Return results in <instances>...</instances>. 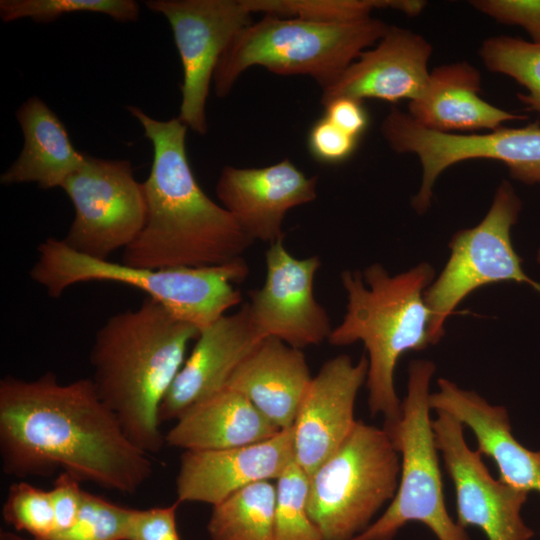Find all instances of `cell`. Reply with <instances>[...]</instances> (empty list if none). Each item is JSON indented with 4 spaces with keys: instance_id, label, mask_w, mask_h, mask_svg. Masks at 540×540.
Here are the masks:
<instances>
[{
    "instance_id": "cell-1",
    "label": "cell",
    "mask_w": 540,
    "mask_h": 540,
    "mask_svg": "<svg viewBox=\"0 0 540 540\" xmlns=\"http://www.w3.org/2000/svg\"><path fill=\"white\" fill-rule=\"evenodd\" d=\"M0 458L10 476H49L132 495L153 474L150 454L135 445L102 401L91 378L60 383L53 372L0 381Z\"/></svg>"
},
{
    "instance_id": "cell-2",
    "label": "cell",
    "mask_w": 540,
    "mask_h": 540,
    "mask_svg": "<svg viewBox=\"0 0 540 540\" xmlns=\"http://www.w3.org/2000/svg\"><path fill=\"white\" fill-rule=\"evenodd\" d=\"M153 146L143 182L146 220L123 250V264L141 268L205 267L237 258L254 242L222 205L202 190L186 152L188 127L178 117L156 120L127 107Z\"/></svg>"
},
{
    "instance_id": "cell-3",
    "label": "cell",
    "mask_w": 540,
    "mask_h": 540,
    "mask_svg": "<svg viewBox=\"0 0 540 540\" xmlns=\"http://www.w3.org/2000/svg\"><path fill=\"white\" fill-rule=\"evenodd\" d=\"M199 334L149 297L110 316L95 334L91 379L128 438L150 455L165 444L160 406Z\"/></svg>"
},
{
    "instance_id": "cell-4",
    "label": "cell",
    "mask_w": 540,
    "mask_h": 540,
    "mask_svg": "<svg viewBox=\"0 0 540 540\" xmlns=\"http://www.w3.org/2000/svg\"><path fill=\"white\" fill-rule=\"evenodd\" d=\"M434 277L427 263L390 275L375 263L360 271H343L341 282L347 294L346 314L332 329L328 341L345 346L361 341L368 353V405L372 416L385 421L401 415L394 371L399 358L432 344L431 312L424 293Z\"/></svg>"
},
{
    "instance_id": "cell-5",
    "label": "cell",
    "mask_w": 540,
    "mask_h": 540,
    "mask_svg": "<svg viewBox=\"0 0 540 540\" xmlns=\"http://www.w3.org/2000/svg\"><path fill=\"white\" fill-rule=\"evenodd\" d=\"M37 251L29 274L51 297L58 298L67 288L81 282L121 283L145 292L174 317L199 331L241 302V292L234 284L241 283L249 274L243 257L214 266L155 269L91 258L53 237L40 243Z\"/></svg>"
},
{
    "instance_id": "cell-6",
    "label": "cell",
    "mask_w": 540,
    "mask_h": 540,
    "mask_svg": "<svg viewBox=\"0 0 540 540\" xmlns=\"http://www.w3.org/2000/svg\"><path fill=\"white\" fill-rule=\"evenodd\" d=\"M388 28L373 17L320 23L265 15L240 31L220 57L213 76L215 94L227 96L252 66L278 75L310 76L324 90Z\"/></svg>"
},
{
    "instance_id": "cell-7",
    "label": "cell",
    "mask_w": 540,
    "mask_h": 540,
    "mask_svg": "<svg viewBox=\"0 0 540 540\" xmlns=\"http://www.w3.org/2000/svg\"><path fill=\"white\" fill-rule=\"evenodd\" d=\"M435 369L429 360L410 363L401 415L385 421L383 427L401 459L398 488L384 513L352 540H393L412 521L424 524L438 540H470L445 506L430 417V383Z\"/></svg>"
},
{
    "instance_id": "cell-8",
    "label": "cell",
    "mask_w": 540,
    "mask_h": 540,
    "mask_svg": "<svg viewBox=\"0 0 540 540\" xmlns=\"http://www.w3.org/2000/svg\"><path fill=\"white\" fill-rule=\"evenodd\" d=\"M401 459L384 428L357 421L311 475L307 510L323 540H352L394 498Z\"/></svg>"
},
{
    "instance_id": "cell-9",
    "label": "cell",
    "mask_w": 540,
    "mask_h": 540,
    "mask_svg": "<svg viewBox=\"0 0 540 540\" xmlns=\"http://www.w3.org/2000/svg\"><path fill=\"white\" fill-rule=\"evenodd\" d=\"M521 201L504 180L491 207L475 227L460 230L450 242L451 254L440 275L427 287L424 298L431 312L432 344L444 335L449 315L471 292L502 281L523 282L540 293V283L530 279L513 248L511 228L517 222Z\"/></svg>"
},
{
    "instance_id": "cell-10",
    "label": "cell",
    "mask_w": 540,
    "mask_h": 540,
    "mask_svg": "<svg viewBox=\"0 0 540 540\" xmlns=\"http://www.w3.org/2000/svg\"><path fill=\"white\" fill-rule=\"evenodd\" d=\"M383 136L397 153L415 154L422 179L413 204L428 209L433 187L444 170L471 159H493L505 164L513 179L540 184V123L519 128L500 127L485 133H443L416 123L408 113L395 111L385 123Z\"/></svg>"
},
{
    "instance_id": "cell-11",
    "label": "cell",
    "mask_w": 540,
    "mask_h": 540,
    "mask_svg": "<svg viewBox=\"0 0 540 540\" xmlns=\"http://www.w3.org/2000/svg\"><path fill=\"white\" fill-rule=\"evenodd\" d=\"M61 188L74 207V219L62 241L85 256L108 260L129 246L146 220L143 183L128 160H107L86 154L81 167Z\"/></svg>"
},
{
    "instance_id": "cell-12",
    "label": "cell",
    "mask_w": 540,
    "mask_h": 540,
    "mask_svg": "<svg viewBox=\"0 0 540 540\" xmlns=\"http://www.w3.org/2000/svg\"><path fill=\"white\" fill-rule=\"evenodd\" d=\"M168 20L183 69L178 118L193 132L207 133L206 102L220 57L253 21L242 0H149Z\"/></svg>"
},
{
    "instance_id": "cell-13",
    "label": "cell",
    "mask_w": 540,
    "mask_h": 540,
    "mask_svg": "<svg viewBox=\"0 0 540 540\" xmlns=\"http://www.w3.org/2000/svg\"><path fill=\"white\" fill-rule=\"evenodd\" d=\"M435 412V443L454 485L458 525L479 528L487 540H530L534 531L521 515L529 493L493 478L482 455L467 445L463 424L450 413Z\"/></svg>"
},
{
    "instance_id": "cell-14",
    "label": "cell",
    "mask_w": 540,
    "mask_h": 540,
    "mask_svg": "<svg viewBox=\"0 0 540 540\" xmlns=\"http://www.w3.org/2000/svg\"><path fill=\"white\" fill-rule=\"evenodd\" d=\"M265 262V282L249 291L247 302L260 338L274 337L297 349L328 340L333 328L313 292L319 256L295 258L278 241L266 250Z\"/></svg>"
},
{
    "instance_id": "cell-15",
    "label": "cell",
    "mask_w": 540,
    "mask_h": 540,
    "mask_svg": "<svg viewBox=\"0 0 540 540\" xmlns=\"http://www.w3.org/2000/svg\"><path fill=\"white\" fill-rule=\"evenodd\" d=\"M366 356L354 363L342 354L326 361L312 380L292 426L294 458L311 475L347 439L357 420L354 406L366 383Z\"/></svg>"
},
{
    "instance_id": "cell-16",
    "label": "cell",
    "mask_w": 540,
    "mask_h": 540,
    "mask_svg": "<svg viewBox=\"0 0 540 540\" xmlns=\"http://www.w3.org/2000/svg\"><path fill=\"white\" fill-rule=\"evenodd\" d=\"M216 194L253 241L271 245L284 240L286 213L317 198V177L306 176L289 159L262 168L227 165Z\"/></svg>"
},
{
    "instance_id": "cell-17",
    "label": "cell",
    "mask_w": 540,
    "mask_h": 540,
    "mask_svg": "<svg viewBox=\"0 0 540 540\" xmlns=\"http://www.w3.org/2000/svg\"><path fill=\"white\" fill-rule=\"evenodd\" d=\"M294 460L292 427L250 445L184 451L176 477V501L215 506L249 485L278 479Z\"/></svg>"
},
{
    "instance_id": "cell-18",
    "label": "cell",
    "mask_w": 540,
    "mask_h": 540,
    "mask_svg": "<svg viewBox=\"0 0 540 540\" xmlns=\"http://www.w3.org/2000/svg\"><path fill=\"white\" fill-rule=\"evenodd\" d=\"M432 45L409 29L389 26L385 35L362 52L339 79L322 90V104L337 97L359 101H414L425 92Z\"/></svg>"
},
{
    "instance_id": "cell-19",
    "label": "cell",
    "mask_w": 540,
    "mask_h": 540,
    "mask_svg": "<svg viewBox=\"0 0 540 540\" xmlns=\"http://www.w3.org/2000/svg\"><path fill=\"white\" fill-rule=\"evenodd\" d=\"M262 340L248 303L200 331L161 403L160 422L176 420L190 406L224 389L239 364Z\"/></svg>"
},
{
    "instance_id": "cell-20",
    "label": "cell",
    "mask_w": 540,
    "mask_h": 540,
    "mask_svg": "<svg viewBox=\"0 0 540 540\" xmlns=\"http://www.w3.org/2000/svg\"><path fill=\"white\" fill-rule=\"evenodd\" d=\"M429 403L432 410L450 413L472 430L476 450L494 460L500 480L528 493H540V450L531 451L516 440L503 406L492 405L445 378L438 380Z\"/></svg>"
},
{
    "instance_id": "cell-21",
    "label": "cell",
    "mask_w": 540,
    "mask_h": 540,
    "mask_svg": "<svg viewBox=\"0 0 540 540\" xmlns=\"http://www.w3.org/2000/svg\"><path fill=\"white\" fill-rule=\"evenodd\" d=\"M481 74L465 61L442 65L430 72L424 94L408 103L409 116L438 132L467 134L495 130L509 121L528 117L500 109L483 100Z\"/></svg>"
},
{
    "instance_id": "cell-22",
    "label": "cell",
    "mask_w": 540,
    "mask_h": 540,
    "mask_svg": "<svg viewBox=\"0 0 540 540\" xmlns=\"http://www.w3.org/2000/svg\"><path fill=\"white\" fill-rule=\"evenodd\" d=\"M311 380L301 349L267 337L239 364L225 388L244 395L282 430L293 426Z\"/></svg>"
},
{
    "instance_id": "cell-23",
    "label": "cell",
    "mask_w": 540,
    "mask_h": 540,
    "mask_svg": "<svg viewBox=\"0 0 540 540\" xmlns=\"http://www.w3.org/2000/svg\"><path fill=\"white\" fill-rule=\"evenodd\" d=\"M280 431L244 395L224 388L186 409L165 434V444L184 451L226 449L265 441Z\"/></svg>"
},
{
    "instance_id": "cell-24",
    "label": "cell",
    "mask_w": 540,
    "mask_h": 540,
    "mask_svg": "<svg viewBox=\"0 0 540 540\" xmlns=\"http://www.w3.org/2000/svg\"><path fill=\"white\" fill-rule=\"evenodd\" d=\"M16 118L24 146L17 160L1 174L0 182L36 183L41 189L61 187L81 167L86 154L74 147L62 121L40 98L26 100Z\"/></svg>"
},
{
    "instance_id": "cell-25",
    "label": "cell",
    "mask_w": 540,
    "mask_h": 540,
    "mask_svg": "<svg viewBox=\"0 0 540 540\" xmlns=\"http://www.w3.org/2000/svg\"><path fill=\"white\" fill-rule=\"evenodd\" d=\"M276 487L257 482L212 506L207 524L211 540H275Z\"/></svg>"
},
{
    "instance_id": "cell-26",
    "label": "cell",
    "mask_w": 540,
    "mask_h": 540,
    "mask_svg": "<svg viewBox=\"0 0 540 540\" xmlns=\"http://www.w3.org/2000/svg\"><path fill=\"white\" fill-rule=\"evenodd\" d=\"M479 56L488 70L523 86L527 93H519V101L526 110L540 115V44L506 35L493 36L482 43Z\"/></svg>"
},
{
    "instance_id": "cell-27",
    "label": "cell",
    "mask_w": 540,
    "mask_h": 540,
    "mask_svg": "<svg viewBox=\"0 0 540 540\" xmlns=\"http://www.w3.org/2000/svg\"><path fill=\"white\" fill-rule=\"evenodd\" d=\"M275 540H323L307 510L309 476L292 461L277 479Z\"/></svg>"
},
{
    "instance_id": "cell-28",
    "label": "cell",
    "mask_w": 540,
    "mask_h": 540,
    "mask_svg": "<svg viewBox=\"0 0 540 540\" xmlns=\"http://www.w3.org/2000/svg\"><path fill=\"white\" fill-rule=\"evenodd\" d=\"M248 11L320 23L353 22L371 11L389 8L390 0H242Z\"/></svg>"
},
{
    "instance_id": "cell-29",
    "label": "cell",
    "mask_w": 540,
    "mask_h": 540,
    "mask_svg": "<svg viewBox=\"0 0 540 540\" xmlns=\"http://www.w3.org/2000/svg\"><path fill=\"white\" fill-rule=\"evenodd\" d=\"M100 13L120 22L136 21L140 7L134 0H1L0 17L4 22L30 18L48 23L71 13Z\"/></svg>"
},
{
    "instance_id": "cell-30",
    "label": "cell",
    "mask_w": 540,
    "mask_h": 540,
    "mask_svg": "<svg viewBox=\"0 0 540 540\" xmlns=\"http://www.w3.org/2000/svg\"><path fill=\"white\" fill-rule=\"evenodd\" d=\"M3 520L34 540H51L55 533V516L50 490L28 482L10 485L2 507Z\"/></svg>"
},
{
    "instance_id": "cell-31",
    "label": "cell",
    "mask_w": 540,
    "mask_h": 540,
    "mask_svg": "<svg viewBox=\"0 0 540 540\" xmlns=\"http://www.w3.org/2000/svg\"><path fill=\"white\" fill-rule=\"evenodd\" d=\"M132 508L83 491L73 526L52 540H126Z\"/></svg>"
},
{
    "instance_id": "cell-32",
    "label": "cell",
    "mask_w": 540,
    "mask_h": 540,
    "mask_svg": "<svg viewBox=\"0 0 540 540\" xmlns=\"http://www.w3.org/2000/svg\"><path fill=\"white\" fill-rule=\"evenodd\" d=\"M470 4L497 22L523 28L540 44V0H475Z\"/></svg>"
},
{
    "instance_id": "cell-33",
    "label": "cell",
    "mask_w": 540,
    "mask_h": 540,
    "mask_svg": "<svg viewBox=\"0 0 540 540\" xmlns=\"http://www.w3.org/2000/svg\"><path fill=\"white\" fill-rule=\"evenodd\" d=\"M357 141L325 116L311 126L307 137L310 154L324 164H338L347 160L356 149Z\"/></svg>"
},
{
    "instance_id": "cell-34",
    "label": "cell",
    "mask_w": 540,
    "mask_h": 540,
    "mask_svg": "<svg viewBox=\"0 0 540 540\" xmlns=\"http://www.w3.org/2000/svg\"><path fill=\"white\" fill-rule=\"evenodd\" d=\"M179 505L175 501L165 507L132 508L126 540H180L176 525Z\"/></svg>"
},
{
    "instance_id": "cell-35",
    "label": "cell",
    "mask_w": 540,
    "mask_h": 540,
    "mask_svg": "<svg viewBox=\"0 0 540 540\" xmlns=\"http://www.w3.org/2000/svg\"><path fill=\"white\" fill-rule=\"evenodd\" d=\"M80 483L65 472H61L54 480L50 490L55 516V533L52 539L70 529L75 523L84 491Z\"/></svg>"
},
{
    "instance_id": "cell-36",
    "label": "cell",
    "mask_w": 540,
    "mask_h": 540,
    "mask_svg": "<svg viewBox=\"0 0 540 540\" xmlns=\"http://www.w3.org/2000/svg\"><path fill=\"white\" fill-rule=\"evenodd\" d=\"M324 116L347 134L359 138L368 126V115L362 101L337 97L325 103Z\"/></svg>"
},
{
    "instance_id": "cell-37",
    "label": "cell",
    "mask_w": 540,
    "mask_h": 540,
    "mask_svg": "<svg viewBox=\"0 0 540 540\" xmlns=\"http://www.w3.org/2000/svg\"><path fill=\"white\" fill-rule=\"evenodd\" d=\"M0 540H34V539H27L25 537H22L20 535H17L15 533L9 532V531H0Z\"/></svg>"
},
{
    "instance_id": "cell-38",
    "label": "cell",
    "mask_w": 540,
    "mask_h": 540,
    "mask_svg": "<svg viewBox=\"0 0 540 540\" xmlns=\"http://www.w3.org/2000/svg\"><path fill=\"white\" fill-rule=\"evenodd\" d=\"M537 260H538V262L540 263V250H539V252H538Z\"/></svg>"
}]
</instances>
